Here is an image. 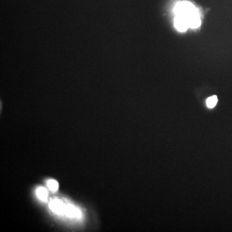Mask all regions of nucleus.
Here are the masks:
<instances>
[{"mask_svg":"<svg viewBox=\"0 0 232 232\" xmlns=\"http://www.w3.org/2000/svg\"><path fill=\"white\" fill-rule=\"evenodd\" d=\"M197 11H198V10L195 8V6L192 3L187 1L177 3L174 8V12L176 16H182L184 17H187Z\"/></svg>","mask_w":232,"mask_h":232,"instance_id":"obj_1","label":"nucleus"},{"mask_svg":"<svg viewBox=\"0 0 232 232\" xmlns=\"http://www.w3.org/2000/svg\"><path fill=\"white\" fill-rule=\"evenodd\" d=\"M174 26L177 30L185 32L189 28L187 20L183 16H176L174 20Z\"/></svg>","mask_w":232,"mask_h":232,"instance_id":"obj_2","label":"nucleus"},{"mask_svg":"<svg viewBox=\"0 0 232 232\" xmlns=\"http://www.w3.org/2000/svg\"><path fill=\"white\" fill-rule=\"evenodd\" d=\"M50 207H51V208L53 212L57 213H65L66 206L63 205V203L61 201H58V200H53V201H51V203H50Z\"/></svg>","mask_w":232,"mask_h":232,"instance_id":"obj_3","label":"nucleus"},{"mask_svg":"<svg viewBox=\"0 0 232 232\" xmlns=\"http://www.w3.org/2000/svg\"><path fill=\"white\" fill-rule=\"evenodd\" d=\"M65 213H66L67 215L72 217H81V212L80 210L72 206H66Z\"/></svg>","mask_w":232,"mask_h":232,"instance_id":"obj_4","label":"nucleus"},{"mask_svg":"<svg viewBox=\"0 0 232 232\" xmlns=\"http://www.w3.org/2000/svg\"><path fill=\"white\" fill-rule=\"evenodd\" d=\"M218 99L216 95H213L206 99V105L210 108H213L217 105Z\"/></svg>","mask_w":232,"mask_h":232,"instance_id":"obj_5","label":"nucleus"},{"mask_svg":"<svg viewBox=\"0 0 232 232\" xmlns=\"http://www.w3.org/2000/svg\"><path fill=\"white\" fill-rule=\"evenodd\" d=\"M37 195L39 198L43 201H46L47 199V192L44 188H39L37 190Z\"/></svg>","mask_w":232,"mask_h":232,"instance_id":"obj_6","label":"nucleus"},{"mask_svg":"<svg viewBox=\"0 0 232 232\" xmlns=\"http://www.w3.org/2000/svg\"><path fill=\"white\" fill-rule=\"evenodd\" d=\"M48 186L52 191H56L58 188V184L54 180H50L48 182Z\"/></svg>","mask_w":232,"mask_h":232,"instance_id":"obj_7","label":"nucleus"}]
</instances>
